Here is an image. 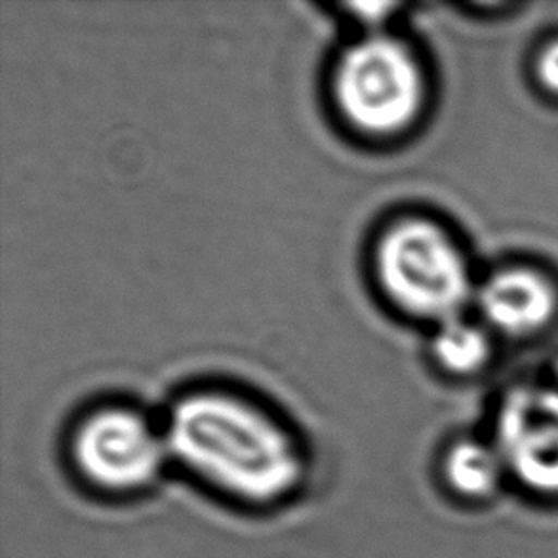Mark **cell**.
Masks as SVG:
<instances>
[{
	"instance_id": "1",
	"label": "cell",
	"mask_w": 558,
	"mask_h": 558,
	"mask_svg": "<svg viewBox=\"0 0 558 558\" xmlns=\"http://www.w3.org/2000/svg\"><path fill=\"white\" fill-rule=\"evenodd\" d=\"M162 433L172 460L231 498L275 504L302 483V452L292 435L236 395L191 392L172 407Z\"/></svg>"
},
{
	"instance_id": "2",
	"label": "cell",
	"mask_w": 558,
	"mask_h": 558,
	"mask_svg": "<svg viewBox=\"0 0 558 558\" xmlns=\"http://www.w3.org/2000/svg\"><path fill=\"white\" fill-rule=\"evenodd\" d=\"M332 92L351 129L364 136L389 137L417 119L425 78L420 60L404 40L372 31L340 53Z\"/></svg>"
},
{
	"instance_id": "3",
	"label": "cell",
	"mask_w": 558,
	"mask_h": 558,
	"mask_svg": "<svg viewBox=\"0 0 558 558\" xmlns=\"http://www.w3.org/2000/svg\"><path fill=\"white\" fill-rule=\"evenodd\" d=\"M374 269L384 294L414 317L456 318L471 294L465 257L427 219L404 218L387 227L377 239Z\"/></svg>"
},
{
	"instance_id": "4",
	"label": "cell",
	"mask_w": 558,
	"mask_h": 558,
	"mask_svg": "<svg viewBox=\"0 0 558 558\" xmlns=\"http://www.w3.org/2000/svg\"><path fill=\"white\" fill-rule=\"evenodd\" d=\"M73 458L88 483L109 492L145 488L167 463V438L130 408H104L84 420L73 438Z\"/></svg>"
},
{
	"instance_id": "5",
	"label": "cell",
	"mask_w": 558,
	"mask_h": 558,
	"mask_svg": "<svg viewBox=\"0 0 558 558\" xmlns=\"http://www.w3.org/2000/svg\"><path fill=\"white\" fill-rule=\"evenodd\" d=\"M494 448L506 476L522 490L558 499V391L517 387L507 395L496 423Z\"/></svg>"
},
{
	"instance_id": "6",
	"label": "cell",
	"mask_w": 558,
	"mask_h": 558,
	"mask_svg": "<svg viewBox=\"0 0 558 558\" xmlns=\"http://www.w3.org/2000/svg\"><path fill=\"white\" fill-rule=\"evenodd\" d=\"M478 305L484 318L499 332L530 336L551 320L557 294L544 275L530 269H507L481 288Z\"/></svg>"
},
{
	"instance_id": "7",
	"label": "cell",
	"mask_w": 558,
	"mask_h": 558,
	"mask_svg": "<svg viewBox=\"0 0 558 558\" xmlns=\"http://www.w3.org/2000/svg\"><path fill=\"white\" fill-rule=\"evenodd\" d=\"M445 473L450 486L461 496L483 498L506 476V469L494 445L468 440L453 446L446 456Z\"/></svg>"
},
{
	"instance_id": "8",
	"label": "cell",
	"mask_w": 558,
	"mask_h": 558,
	"mask_svg": "<svg viewBox=\"0 0 558 558\" xmlns=\"http://www.w3.org/2000/svg\"><path fill=\"white\" fill-rule=\"evenodd\" d=\"M433 353L446 371L453 374H471L483 368L484 363L488 361L490 341L481 328L468 325L458 317L450 318L440 323L433 341Z\"/></svg>"
},
{
	"instance_id": "9",
	"label": "cell",
	"mask_w": 558,
	"mask_h": 558,
	"mask_svg": "<svg viewBox=\"0 0 558 558\" xmlns=\"http://www.w3.org/2000/svg\"><path fill=\"white\" fill-rule=\"evenodd\" d=\"M537 75L547 90L558 94V40L547 46L539 56Z\"/></svg>"
},
{
	"instance_id": "10",
	"label": "cell",
	"mask_w": 558,
	"mask_h": 558,
	"mask_svg": "<svg viewBox=\"0 0 558 558\" xmlns=\"http://www.w3.org/2000/svg\"><path fill=\"white\" fill-rule=\"evenodd\" d=\"M348 8L349 12L359 17L361 22L377 25V23L384 22L395 4L391 2H355V4H349Z\"/></svg>"
}]
</instances>
